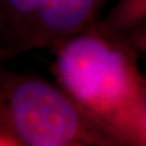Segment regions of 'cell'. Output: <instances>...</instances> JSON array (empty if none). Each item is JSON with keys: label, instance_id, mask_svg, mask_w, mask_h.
Returning a JSON list of instances; mask_svg holds the SVG:
<instances>
[{"label": "cell", "instance_id": "6da1fadb", "mask_svg": "<svg viewBox=\"0 0 146 146\" xmlns=\"http://www.w3.org/2000/svg\"><path fill=\"white\" fill-rule=\"evenodd\" d=\"M51 51L56 84L121 146H146V77L130 38L98 21Z\"/></svg>", "mask_w": 146, "mask_h": 146}, {"label": "cell", "instance_id": "7a4b0ae2", "mask_svg": "<svg viewBox=\"0 0 146 146\" xmlns=\"http://www.w3.org/2000/svg\"><path fill=\"white\" fill-rule=\"evenodd\" d=\"M0 115L22 146H121L58 84L0 63Z\"/></svg>", "mask_w": 146, "mask_h": 146}, {"label": "cell", "instance_id": "3957f363", "mask_svg": "<svg viewBox=\"0 0 146 146\" xmlns=\"http://www.w3.org/2000/svg\"><path fill=\"white\" fill-rule=\"evenodd\" d=\"M108 0H42L21 42L24 53L51 49L88 29L99 21Z\"/></svg>", "mask_w": 146, "mask_h": 146}, {"label": "cell", "instance_id": "277c9868", "mask_svg": "<svg viewBox=\"0 0 146 146\" xmlns=\"http://www.w3.org/2000/svg\"><path fill=\"white\" fill-rule=\"evenodd\" d=\"M41 2L42 0H0V46L24 53L22 39Z\"/></svg>", "mask_w": 146, "mask_h": 146}, {"label": "cell", "instance_id": "5b68a950", "mask_svg": "<svg viewBox=\"0 0 146 146\" xmlns=\"http://www.w3.org/2000/svg\"><path fill=\"white\" fill-rule=\"evenodd\" d=\"M99 22L116 34L131 37L146 25V0H118Z\"/></svg>", "mask_w": 146, "mask_h": 146}, {"label": "cell", "instance_id": "8992f818", "mask_svg": "<svg viewBox=\"0 0 146 146\" xmlns=\"http://www.w3.org/2000/svg\"><path fill=\"white\" fill-rule=\"evenodd\" d=\"M0 146H22L10 125L0 115Z\"/></svg>", "mask_w": 146, "mask_h": 146}, {"label": "cell", "instance_id": "52a82bcc", "mask_svg": "<svg viewBox=\"0 0 146 146\" xmlns=\"http://www.w3.org/2000/svg\"><path fill=\"white\" fill-rule=\"evenodd\" d=\"M129 38L139 53H146V25Z\"/></svg>", "mask_w": 146, "mask_h": 146}, {"label": "cell", "instance_id": "ba28073f", "mask_svg": "<svg viewBox=\"0 0 146 146\" xmlns=\"http://www.w3.org/2000/svg\"><path fill=\"white\" fill-rule=\"evenodd\" d=\"M20 54H21V52L15 50V49L0 46V63L5 62V61H8L12 58H15Z\"/></svg>", "mask_w": 146, "mask_h": 146}]
</instances>
